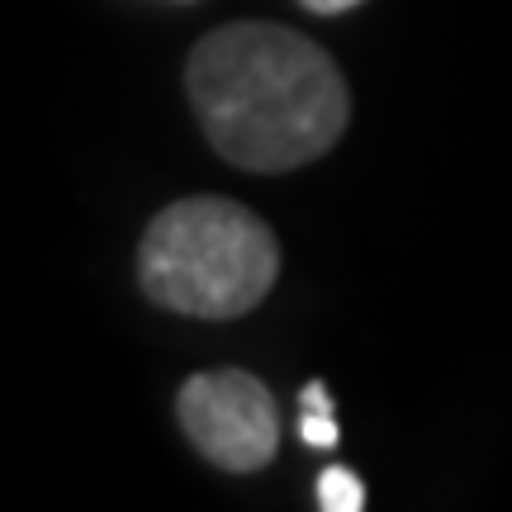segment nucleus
Wrapping results in <instances>:
<instances>
[{
  "label": "nucleus",
  "instance_id": "f257e3e1",
  "mask_svg": "<svg viewBox=\"0 0 512 512\" xmlns=\"http://www.w3.org/2000/svg\"><path fill=\"white\" fill-rule=\"evenodd\" d=\"M185 95L204 143L256 176L318 162L351 119L342 67L309 34L266 19L204 34L185 62Z\"/></svg>",
  "mask_w": 512,
  "mask_h": 512
},
{
  "label": "nucleus",
  "instance_id": "f03ea898",
  "mask_svg": "<svg viewBox=\"0 0 512 512\" xmlns=\"http://www.w3.org/2000/svg\"><path fill=\"white\" fill-rule=\"evenodd\" d=\"M280 280L271 223L223 195L166 204L138 242V285L157 309L228 323L252 313Z\"/></svg>",
  "mask_w": 512,
  "mask_h": 512
},
{
  "label": "nucleus",
  "instance_id": "7ed1b4c3",
  "mask_svg": "<svg viewBox=\"0 0 512 512\" xmlns=\"http://www.w3.org/2000/svg\"><path fill=\"white\" fill-rule=\"evenodd\" d=\"M185 441L228 475L266 470L280 451V408L247 370H200L176 394Z\"/></svg>",
  "mask_w": 512,
  "mask_h": 512
},
{
  "label": "nucleus",
  "instance_id": "20e7f679",
  "mask_svg": "<svg viewBox=\"0 0 512 512\" xmlns=\"http://www.w3.org/2000/svg\"><path fill=\"white\" fill-rule=\"evenodd\" d=\"M299 408H304V418H299V437L318 446V451H332L337 446V422H332V394L323 380H309L304 384V394H299Z\"/></svg>",
  "mask_w": 512,
  "mask_h": 512
},
{
  "label": "nucleus",
  "instance_id": "39448f33",
  "mask_svg": "<svg viewBox=\"0 0 512 512\" xmlns=\"http://www.w3.org/2000/svg\"><path fill=\"white\" fill-rule=\"evenodd\" d=\"M318 508L323 512H361L366 508V489H361V479L342 470V465H328L323 475H318Z\"/></svg>",
  "mask_w": 512,
  "mask_h": 512
},
{
  "label": "nucleus",
  "instance_id": "423d86ee",
  "mask_svg": "<svg viewBox=\"0 0 512 512\" xmlns=\"http://www.w3.org/2000/svg\"><path fill=\"white\" fill-rule=\"evenodd\" d=\"M309 15H342V10H356L361 0H299Z\"/></svg>",
  "mask_w": 512,
  "mask_h": 512
}]
</instances>
